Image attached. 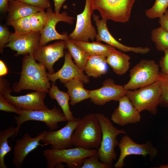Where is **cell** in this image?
I'll list each match as a JSON object with an SVG mask.
<instances>
[{
    "mask_svg": "<svg viewBox=\"0 0 168 168\" xmlns=\"http://www.w3.org/2000/svg\"><path fill=\"white\" fill-rule=\"evenodd\" d=\"M80 119L79 118H75L68 121L64 126L58 130L47 131L41 142L44 146L49 145L51 148L55 149L72 148V136Z\"/></svg>",
    "mask_w": 168,
    "mask_h": 168,
    "instance_id": "13",
    "label": "cell"
},
{
    "mask_svg": "<svg viewBox=\"0 0 168 168\" xmlns=\"http://www.w3.org/2000/svg\"><path fill=\"white\" fill-rule=\"evenodd\" d=\"M164 55L160 59L159 66L161 68L162 73L168 74V49H165L164 51Z\"/></svg>",
    "mask_w": 168,
    "mask_h": 168,
    "instance_id": "38",
    "label": "cell"
},
{
    "mask_svg": "<svg viewBox=\"0 0 168 168\" xmlns=\"http://www.w3.org/2000/svg\"><path fill=\"white\" fill-rule=\"evenodd\" d=\"M167 75L168 76V75Z\"/></svg>",
    "mask_w": 168,
    "mask_h": 168,
    "instance_id": "44",
    "label": "cell"
},
{
    "mask_svg": "<svg viewBox=\"0 0 168 168\" xmlns=\"http://www.w3.org/2000/svg\"><path fill=\"white\" fill-rule=\"evenodd\" d=\"M168 8V0H156L150 8L146 10L145 14L149 18H159L165 13Z\"/></svg>",
    "mask_w": 168,
    "mask_h": 168,
    "instance_id": "31",
    "label": "cell"
},
{
    "mask_svg": "<svg viewBox=\"0 0 168 168\" xmlns=\"http://www.w3.org/2000/svg\"><path fill=\"white\" fill-rule=\"evenodd\" d=\"M159 168H168V164L160 165Z\"/></svg>",
    "mask_w": 168,
    "mask_h": 168,
    "instance_id": "43",
    "label": "cell"
},
{
    "mask_svg": "<svg viewBox=\"0 0 168 168\" xmlns=\"http://www.w3.org/2000/svg\"><path fill=\"white\" fill-rule=\"evenodd\" d=\"M8 69L2 60H0V76L2 77L7 74Z\"/></svg>",
    "mask_w": 168,
    "mask_h": 168,
    "instance_id": "42",
    "label": "cell"
},
{
    "mask_svg": "<svg viewBox=\"0 0 168 168\" xmlns=\"http://www.w3.org/2000/svg\"><path fill=\"white\" fill-rule=\"evenodd\" d=\"M99 122L102 130V139L97 153L102 162L112 166L113 161L116 159L115 147L119 142L117 136L120 134H126V131L118 129L113 124L110 120L101 113L95 114Z\"/></svg>",
    "mask_w": 168,
    "mask_h": 168,
    "instance_id": "4",
    "label": "cell"
},
{
    "mask_svg": "<svg viewBox=\"0 0 168 168\" xmlns=\"http://www.w3.org/2000/svg\"><path fill=\"white\" fill-rule=\"evenodd\" d=\"M96 149H86L75 147L57 150L52 148L47 149L43 152L46 166L48 168H64L66 164L69 168H81L82 161L86 157L96 154Z\"/></svg>",
    "mask_w": 168,
    "mask_h": 168,
    "instance_id": "3",
    "label": "cell"
},
{
    "mask_svg": "<svg viewBox=\"0 0 168 168\" xmlns=\"http://www.w3.org/2000/svg\"><path fill=\"white\" fill-rule=\"evenodd\" d=\"M159 18L158 22L160 25V27L168 32V9Z\"/></svg>",
    "mask_w": 168,
    "mask_h": 168,
    "instance_id": "39",
    "label": "cell"
},
{
    "mask_svg": "<svg viewBox=\"0 0 168 168\" xmlns=\"http://www.w3.org/2000/svg\"><path fill=\"white\" fill-rule=\"evenodd\" d=\"M33 54L24 55L19 81L14 83L12 89L15 92L32 90L48 93L51 87L46 68L37 63Z\"/></svg>",
    "mask_w": 168,
    "mask_h": 168,
    "instance_id": "1",
    "label": "cell"
},
{
    "mask_svg": "<svg viewBox=\"0 0 168 168\" xmlns=\"http://www.w3.org/2000/svg\"><path fill=\"white\" fill-rule=\"evenodd\" d=\"M40 32L31 31L21 34L12 33L8 43L4 47H8L16 51V56L33 54L39 47Z\"/></svg>",
    "mask_w": 168,
    "mask_h": 168,
    "instance_id": "14",
    "label": "cell"
},
{
    "mask_svg": "<svg viewBox=\"0 0 168 168\" xmlns=\"http://www.w3.org/2000/svg\"><path fill=\"white\" fill-rule=\"evenodd\" d=\"M31 15L7 22V24L13 27L14 32L16 34H21L28 32L31 31L29 23Z\"/></svg>",
    "mask_w": 168,
    "mask_h": 168,
    "instance_id": "33",
    "label": "cell"
},
{
    "mask_svg": "<svg viewBox=\"0 0 168 168\" xmlns=\"http://www.w3.org/2000/svg\"><path fill=\"white\" fill-rule=\"evenodd\" d=\"M89 55H104L106 57L116 48L108 44H104L100 41L82 42L72 40Z\"/></svg>",
    "mask_w": 168,
    "mask_h": 168,
    "instance_id": "26",
    "label": "cell"
},
{
    "mask_svg": "<svg viewBox=\"0 0 168 168\" xmlns=\"http://www.w3.org/2000/svg\"><path fill=\"white\" fill-rule=\"evenodd\" d=\"M112 167L101 162L96 153L84 158L81 168H110Z\"/></svg>",
    "mask_w": 168,
    "mask_h": 168,
    "instance_id": "34",
    "label": "cell"
},
{
    "mask_svg": "<svg viewBox=\"0 0 168 168\" xmlns=\"http://www.w3.org/2000/svg\"><path fill=\"white\" fill-rule=\"evenodd\" d=\"M47 14L44 11L36 12L32 14L29 20L31 30L41 32L46 23Z\"/></svg>",
    "mask_w": 168,
    "mask_h": 168,
    "instance_id": "32",
    "label": "cell"
},
{
    "mask_svg": "<svg viewBox=\"0 0 168 168\" xmlns=\"http://www.w3.org/2000/svg\"><path fill=\"white\" fill-rule=\"evenodd\" d=\"M7 27L2 25H0V52L2 53L5 45L7 44L12 34Z\"/></svg>",
    "mask_w": 168,
    "mask_h": 168,
    "instance_id": "36",
    "label": "cell"
},
{
    "mask_svg": "<svg viewBox=\"0 0 168 168\" xmlns=\"http://www.w3.org/2000/svg\"><path fill=\"white\" fill-rule=\"evenodd\" d=\"M130 59L129 55L115 49L106 57V62L115 73L121 75L128 70Z\"/></svg>",
    "mask_w": 168,
    "mask_h": 168,
    "instance_id": "23",
    "label": "cell"
},
{
    "mask_svg": "<svg viewBox=\"0 0 168 168\" xmlns=\"http://www.w3.org/2000/svg\"><path fill=\"white\" fill-rule=\"evenodd\" d=\"M161 94V89L155 82L137 89L127 90L125 95L140 112L147 110L156 115Z\"/></svg>",
    "mask_w": 168,
    "mask_h": 168,
    "instance_id": "5",
    "label": "cell"
},
{
    "mask_svg": "<svg viewBox=\"0 0 168 168\" xmlns=\"http://www.w3.org/2000/svg\"><path fill=\"white\" fill-rule=\"evenodd\" d=\"M9 0H0V11L6 13L7 12Z\"/></svg>",
    "mask_w": 168,
    "mask_h": 168,
    "instance_id": "41",
    "label": "cell"
},
{
    "mask_svg": "<svg viewBox=\"0 0 168 168\" xmlns=\"http://www.w3.org/2000/svg\"><path fill=\"white\" fill-rule=\"evenodd\" d=\"M21 2L36 7L47 9L51 7L49 0H17Z\"/></svg>",
    "mask_w": 168,
    "mask_h": 168,
    "instance_id": "37",
    "label": "cell"
},
{
    "mask_svg": "<svg viewBox=\"0 0 168 168\" xmlns=\"http://www.w3.org/2000/svg\"><path fill=\"white\" fill-rule=\"evenodd\" d=\"M159 72V65L154 60L142 59L130 70V79L124 86L128 90L148 85L156 82Z\"/></svg>",
    "mask_w": 168,
    "mask_h": 168,
    "instance_id": "8",
    "label": "cell"
},
{
    "mask_svg": "<svg viewBox=\"0 0 168 168\" xmlns=\"http://www.w3.org/2000/svg\"><path fill=\"white\" fill-rule=\"evenodd\" d=\"M66 43L64 40L56 42L47 46H39L34 52V59L42 64L51 74L55 72L53 65L55 62L65 55Z\"/></svg>",
    "mask_w": 168,
    "mask_h": 168,
    "instance_id": "16",
    "label": "cell"
},
{
    "mask_svg": "<svg viewBox=\"0 0 168 168\" xmlns=\"http://www.w3.org/2000/svg\"><path fill=\"white\" fill-rule=\"evenodd\" d=\"M2 77H0V93L8 102L23 110H48L49 108L44 102L46 93L35 91L18 96L11 94L12 89Z\"/></svg>",
    "mask_w": 168,
    "mask_h": 168,
    "instance_id": "6",
    "label": "cell"
},
{
    "mask_svg": "<svg viewBox=\"0 0 168 168\" xmlns=\"http://www.w3.org/2000/svg\"><path fill=\"white\" fill-rule=\"evenodd\" d=\"M84 83L81 81L72 79L63 84L68 89V93L70 98L69 104L74 106L85 100L90 99V91L84 87Z\"/></svg>",
    "mask_w": 168,
    "mask_h": 168,
    "instance_id": "22",
    "label": "cell"
},
{
    "mask_svg": "<svg viewBox=\"0 0 168 168\" xmlns=\"http://www.w3.org/2000/svg\"><path fill=\"white\" fill-rule=\"evenodd\" d=\"M102 84L100 88L90 91L91 101L96 105L102 106L112 100L119 101L126 95L127 90L124 86L116 84L112 79H106Z\"/></svg>",
    "mask_w": 168,
    "mask_h": 168,
    "instance_id": "15",
    "label": "cell"
},
{
    "mask_svg": "<svg viewBox=\"0 0 168 168\" xmlns=\"http://www.w3.org/2000/svg\"><path fill=\"white\" fill-rule=\"evenodd\" d=\"M92 16L97 27V33L96 37V40L105 42L108 44L123 52H132L137 54H145L150 51V49L148 47H131L120 43L109 31L107 26V20L102 18L100 20L99 16L94 13L92 14Z\"/></svg>",
    "mask_w": 168,
    "mask_h": 168,
    "instance_id": "19",
    "label": "cell"
},
{
    "mask_svg": "<svg viewBox=\"0 0 168 168\" xmlns=\"http://www.w3.org/2000/svg\"><path fill=\"white\" fill-rule=\"evenodd\" d=\"M107 64L106 57L105 56H90L84 71L89 77L97 78L106 73Z\"/></svg>",
    "mask_w": 168,
    "mask_h": 168,
    "instance_id": "24",
    "label": "cell"
},
{
    "mask_svg": "<svg viewBox=\"0 0 168 168\" xmlns=\"http://www.w3.org/2000/svg\"><path fill=\"white\" fill-rule=\"evenodd\" d=\"M0 110L20 114L21 113L22 110L7 101L0 93Z\"/></svg>",
    "mask_w": 168,
    "mask_h": 168,
    "instance_id": "35",
    "label": "cell"
},
{
    "mask_svg": "<svg viewBox=\"0 0 168 168\" xmlns=\"http://www.w3.org/2000/svg\"><path fill=\"white\" fill-rule=\"evenodd\" d=\"M44 9L21 2L17 0H9L7 22L30 16Z\"/></svg>",
    "mask_w": 168,
    "mask_h": 168,
    "instance_id": "21",
    "label": "cell"
},
{
    "mask_svg": "<svg viewBox=\"0 0 168 168\" xmlns=\"http://www.w3.org/2000/svg\"><path fill=\"white\" fill-rule=\"evenodd\" d=\"M120 150L119 158L114 166L115 168H122L124 165L125 158L130 155H142L145 157L148 155L152 161L156 157L158 150L152 144L147 141L145 143L140 144L136 143L128 135L122 137L118 144Z\"/></svg>",
    "mask_w": 168,
    "mask_h": 168,
    "instance_id": "10",
    "label": "cell"
},
{
    "mask_svg": "<svg viewBox=\"0 0 168 168\" xmlns=\"http://www.w3.org/2000/svg\"><path fill=\"white\" fill-rule=\"evenodd\" d=\"M16 128L19 130L24 123L30 120L44 122L50 130L58 128V123L68 121L63 112L55 106L48 110H22L21 113L15 117Z\"/></svg>",
    "mask_w": 168,
    "mask_h": 168,
    "instance_id": "9",
    "label": "cell"
},
{
    "mask_svg": "<svg viewBox=\"0 0 168 168\" xmlns=\"http://www.w3.org/2000/svg\"><path fill=\"white\" fill-rule=\"evenodd\" d=\"M19 132L16 127H10L0 132V168H7L5 163V156L12 149L8 139L17 136Z\"/></svg>",
    "mask_w": 168,
    "mask_h": 168,
    "instance_id": "27",
    "label": "cell"
},
{
    "mask_svg": "<svg viewBox=\"0 0 168 168\" xmlns=\"http://www.w3.org/2000/svg\"><path fill=\"white\" fill-rule=\"evenodd\" d=\"M55 12L56 13H59L60 9L66 0H53Z\"/></svg>",
    "mask_w": 168,
    "mask_h": 168,
    "instance_id": "40",
    "label": "cell"
},
{
    "mask_svg": "<svg viewBox=\"0 0 168 168\" xmlns=\"http://www.w3.org/2000/svg\"><path fill=\"white\" fill-rule=\"evenodd\" d=\"M100 124L95 114L85 115L80 119L72 136L73 146L86 149H98L102 139Z\"/></svg>",
    "mask_w": 168,
    "mask_h": 168,
    "instance_id": "2",
    "label": "cell"
},
{
    "mask_svg": "<svg viewBox=\"0 0 168 168\" xmlns=\"http://www.w3.org/2000/svg\"><path fill=\"white\" fill-rule=\"evenodd\" d=\"M64 40L66 43V48L74 59L76 64L81 70L84 71L90 56L74 44L68 37Z\"/></svg>",
    "mask_w": 168,
    "mask_h": 168,
    "instance_id": "28",
    "label": "cell"
},
{
    "mask_svg": "<svg viewBox=\"0 0 168 168\" xmlns=\"http://www.w3.org/2000/svg\"><path fill=\"white\" fill-rule=\"evenodd\" d=\"M48 93L51 99L57 101L68 121L75 119L70 109V98L68 92L60 91L55 83L53 82Z\"/></svg>",
    "mask_w": 168,
    "mask_h": 168,
    "instance_id": "25",
    "label": "cell"
},
{
    "mask_svg": "<svg viewBox=\"0 0 168 168\" xmlns=\"http://www.w3.org/2000/svg\"><path fill=\"white\" fill-rule=\"evenodd\" d=\"M151 38L158 50L163 52L168 49V32L160 27L152 30Z\"/></svg>",
    "mask_w": 168,
    "mask_h": 168,
    "instance_id": "29",
    "label": "cell"
},
{
    "mask_svg": "<svg viewBox=\"0 0 168 168\" xmlns=\"http://www.w3.org/2000/svg\"><path fill=\"white\" fill-rule=\"evenodd\" d=\"M119 106L113 113L111 119L118 125L124 126L139 122L141 119L140 113L126 95L119 100Z\"/></svg>",
    "mask_w": 168,
    "mask_h": 168,
    "instance_id": "20",
    "label": "cell"
},
{
    "mask_svg": "<svg viewBox=\"0 0 168 168\" xmlns=\"http://www.w3.org/2000/svg\"><path fill=\"white\" fill-rule=\"evenodd\" d=\"M46 131L41 132L34 138H32L29 134L26 133L21 138L16 140L12 160L13 165L16 168L21 167L25 158L30 152L38 146H44L40 142L45 136Z\"/></svg>",
    "mask_w": 168,
    "mask_h": 168,
    "instance_id": "18",
    "label": "cell"
},
{
    "mask_svg": "<svg viewBox=\"0 0 168 168\" xmlns=\"http://www.w3.org/2000/svg\"><path fill=\"white\" fill-rule=\"evenodd\" d=\"M69 52H65L64 62L62 68L58 71L52 74L47 73L50 81L55 83L59 80L62 83H64L73 79L82 81L85 84L90 82L89 77L85 74L73 62Z\"/></svg>",
    "mask_w": 168,
    "mask_h": 168,
    "instance_id": "17",
    "label": "cell"
},
{
    "mask_svg": "<svg viewBox=\"0 0 168 168\" xmlns=\"http://www.w3.org/2000/svg\"><path fill=\"white\" fill-rule=\"evenodd\" d=\"M136 0H92L94 10H97L102 18L116 22L129 21Z\"/></svg>",
    "mask_w": 168,
    "mask_h": 168,
    "instance_id": "7",
    "label": "cell"
},
{
    "mask_svg": "<svg viewBox=\"0 0 168 168\" xmlns=\"http://www.w3.org/2000/svg\"><path fill=\"white\" fill-rule=\"evenodd\" d=\"M161 91L159 105L163 107H168V76L160 72L156 81Z\"/></svg>",
    "mask_w": 168,
    "mask_h": 168,
    "instance_id": "30",
    "label": "cell"
},
{
    "mask_svg": "<svg viewBox=\"0 0 168 168\" xmlns=\"http://www.w3.org/2000/svg\"><path fill=\"white\" fill-rule=\"evenodd\" d=\"M92 0H86L83 12L77 15L75 28L68 36L72 41L89 42L93 41L97 33L91 23V16L93 11Z\"/></svg>",
    "mask_w": 168,
    "mask_h": 168,
    "instance_id": "11",
    "label": "cell"
},
{
    "mask_svg": "<svg viewBox=\"0 0 168 168\" xmlns=\"http://www.w3.org/2000/svg\"><path fill=\"white\" fill-rule=\"evenodd\" d=\"M46 12L47 19L44 27L40 32L39 47L44 46L48 43L53 40H64L68 38L67 33L64 32L61 34L58 32L56 30V26L60 21L72 24L75 19V17L68 16L66 11L58 14L54 12L51 7L47 9Z\"/></svg>",
    "mask_w": 168,
    "mask_h": 168,
    "instance_id": "12",
    "label": "cell"
}]
</instances>
